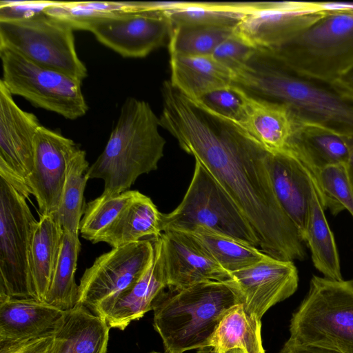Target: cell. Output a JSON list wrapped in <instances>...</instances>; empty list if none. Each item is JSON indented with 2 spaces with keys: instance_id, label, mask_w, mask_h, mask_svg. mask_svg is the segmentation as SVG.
<instances>
[{
  "instance_id": "obj_21",
  "label": "cell",
  "mask_w": 353,
  "mask_h": 353,
  "mask_svg": "<svg viewBox=\"0 0 353 353\" xmlns=\"http://www.w3.org/2000/svg\"><path fill=\"white\" fill-rule=\"evenodd\" d=\"M110 329L103 317L77 303L59 320L49 353H106Z\"/></svg>"
},
{
  "instance_id": "obj_30",
  "label": "cell",
  "mask_w": 353,
  "mask_h": 353,
  "mask_svg": "<svg viewBox=\"0 0 353 353\" xmlns=\"http://www.w3.org/2000/svg\"><path fill=\"white\" fill-rule=\"evenodd\" d=\"M141 10L137 1H57L44 12L74 30L89 31L102 21Z\"/></svg>"
},
{
  "instance_id": "obj_29",
  "label": "cell",
  "mask_w": 353,
  "mask_h": 353,
  "mask_svg": "<svg viewBox=\"0 0 353 353\" xmlns=\"http://www.w3.org/2000/svg\"><path fill=\"white\" fill-rule=\"evenodd\" d=\"M261 330V320L249 315L243 305L238 304L221 320L208 347L219 353L234 348L245 353H265Z\"/></svg>"
},
{
  "instance_id": "obj_11",
  "label": "cell",
  "mask_w": 353,
  "mask_h": 353,
  "mask_svg": "<svg viewBox=\"0 0 353 353\" xmlns=\"http://www.w3.org/2000/svg\"><path fill=\"white\" fill-rule=\"evenodd\" d=\"M154 253L152 241L144 239L99 256L80 279L77 303L101 316L119 295L141 278L151 264Z\"/></svg>"
},
{
  "instance_id": "obj_31",
  "label": "cell",
  "mask_w": 353,
  "mask_h": 353,
  "mask_svg": "<svg viewBox=\"0 0 353 353\" xmlns=\"http://www.w3.org/2000/svg\"><path fill=\"white\" fill-rule=\"evenodd\" d=\"M80 250L79 234L63 230L58 260L45 303L63 311L70 310L77 304L79 285L74 275Z\"/></svg>"
},
{
  "instance_id": "obj_44",
  "label": "cell",
  "mask_w": 353,
  "mask_h": 353,
  "mask_svg": "<svg viewBox=\"0 0 353 353\" xmlns=\"http://www.w3.org/2000/svg\"><path fill=\"white\" fill-rule=\"evenodd\" d=\"M198 353H219V352L214 351L210 347H204L202 349H199V351L198 352ZM221 353H245V352L243 350H242L241 349L234 348V349H231V350H229L226 352H221Z\"/></svg>"
},
{
  "instance_id": "obj_26",
  "label": "cell",
  "mask_w": 353,
  "mask_h": 353,
  "mask_svg": "<svg viewBox=\"0 0 353 353\" xmlns=\"http://www.w3.org/2000/svg\"><path fill=\"white\" fill-rule=\"evenodd\" d=\"M161 214L151 199L141 193L93 241L104 242L112 248L159 236Z\"/></svg>"
},
{
  "instance_id": "obj_13",
  "label": "cell",
  "mask_w": 353,
  "mask_h": 353,
  "mask_svg": "<svg viewBox=\"0 0 353 353\" xmlns=\"http://www.w3.org/2000/svg\"><path fill=\"white\" fill-rule=\"evenodd\" d=\"M325 11L323 2H255L234 32L256 50H269L294 37Z\"/></svg>"
},
{
  "instance_id": "obj_41",
  "label": "cell",
  "mask_w": 353,
  "mask_h": 353,
  "mask_svg": "<svg viewBox=\"0 0 353 353\" xmlns=\"http://www.w3.org/2000/svg\"><path fill=\"white\" fill-rule=\"evenodd\" d=\"M279 353H343L341 352L314 345H301L288 340Z\"/></svg>"
},
{
  "instance_id": "obj_33",
  "label": "cell",
  "mask_w": 353,
  "mask_h": 353,
  "mask_svg": "<svg viewBox=\"0 0 353 353\" xmlns=\"http://www.w3.org/2000/svg\"><path fill=\"white\" fill-rule=\"evenodd\" d=\"M189 233L192 234L230 274L255 265L268 256L258 248L203 228Z\"/></svg>"
},
{
  "instance_id": "obj_7",
  "label": "cell",
  "mask_w": 353,
  "mask_h": 353,
  "mask_svg": "<svg viewBox=\"0 0 353 353\" xmlns=\"http://www.w3.org/2000/svg\"><path fill=\"white\" fill-rule=\"evenodd\" d=\"M161 232L203 228L259 248L256 235L238 206L199 163L180 204L161 214Z\"/></svg>"
},
{
  "instance_id": "obj_39",
  "label": "cell",
  "mask_w": 353,
  "mask_h": 353,
  "mask_svg": "<svg viewBox=\"0 0 353 353\" xmlns=\"http://www.w3.org/2000/svg\"><path fill=\"white\" fill-rule=\"evenodd\" d=\"M55 1H0V21L26 19L43 13L55 4Z\"/></svg>"
},
{
  "instance_id": "obj_27",
  "label": "cell",
  "mask_w": 353,
  "mask_h": 353,
  "mask_svg": "<svg viewBox=\"0 0 353 353\" xmlns=\"http://www.w3.org/2000/svg\"><path fill=\"white\" fill-rule=\"evenodd\" d=\"M314 188L303 241L309 248L315 268L323 277L343 280L339 255L333 233Z\"/></svg>"
},
{
  "instance_id": "obj_1",
  "label": "cell",
  "mask_w": 353,
  "mask_h": 353,
  "mask_svg": "<svg viewBox=\"0 0 353 353\" xmlns=\"http://www.w3.org/2000/svg\"><path fill=\"white\" fill-rule=\"evenodd\" d=\"M160 126L194 157L238 206L260 250L283 261H303L305 243L274 193L270 151L238 122L187 97L170 81L161 87Z\"/></svg>"
},
{
  "instance_id": "obj_20",
  "label": "cell",
  "mask_w": 353,
  "mask_h": 353,
  "mask_svg": "<svg viewBox=\"0 0 353 353\" xmlns=\"http://www.w3.org/2000/svg\"><path fill=\"white\" fill-rule=\"evenodd\" d=\"M63 312L35 299L0 294V343L52 333Z\"/></svg>"
},
{
  "instance_id": "obj_43",
  "label": "cell",
  "mask_w": 353,
  "mask_h": 353,
  "mask_svg": "<svg viewBox=\"0 0 353 353\" xmlns=\"http://www.w3.org/2000/svg\"><path fill=\"white\" fill-rule=\"evenodd\" d=\"M345 138L349 150L346 164L353 183V136L345 137Z\"/></svg>"
},
{
  "instance_id": "obj_35",
  "label": "cell",
  "mask_w": 353,
  "mask_h": 353,
  "mask_svg": "<svg viewBox=\"0 0 353 353\" xmlns=\"http://www.w3.org/2000/svg\"><path fill=\"white\" fill-rule=\"evenodd\" d=\"M312 178L324 209L333 215L347 210L353 217V183L346 163L326 166Z\"/></svg>"
},
{
  "instance_id": "obj_16",
  "label": "cell",
  "mask_w": 353,
  "mask_h": 353,
  "mask_svg": "<svg viewBox=\"0 0 353 353\" xmlns=\"http://www.w3.org/2000/svg\"><path fill=\"white\" fill-rule=\"evenodd\" d=\"M79 147L61 133L41 125L34 141V167L28 179L40 214L57 213L69 161Z\"/></svg>"
},
{
  "instance_id": "obj_42",
  "label": "cell",
  "mask_w": 353,
  "mask_h": 353,
  "mask_svg": "<svg viewBox=\"0 0 353 353\" xmlns=\"http://www.w3.org/2000/svg\"><path fill=\"white\" fill-rule=\"evenodd\" d=\"M334 84L340 90L353 97V68L334 82Z\"/></svg>"
},
{
  "instance_id": "obj_25",
  "label": "cell",
  "mask_w": 353,
  "mask_h": 353,
  "mask_svg": "<svg viewBox=\"0 0 353 353\" xmlns=\"http://www.w3.org/2000/svg\"><path fill=\"white\" fill-rule=\"evenodd\" d=\"M63 229L54 214H40L33 232L30 268L36 298L44 302L59 257Z\"/></svg>"
},
{
  "instance_id": "obj_6",
  "label": "cell",
  "mask_w": 353,
  "mask_h": 353,
  "mask_svg": "<svg viewBox=\"0 0 353 353\" xmlns=\"http://www.w3.org/2000/svg\"><path fill=\"white\" fill-rule=\"evenodd\" d=\"M290 332L294 343L353 353V280L312 276Z\"/></svg>"
},
{
  "instance_id": "obj_45",
  "label": "cell",
  "mask_w": 353,
  "mask_h": 353,
  "mask_svg": "<svg viewBox=\"0 0 353 353\" xmlns=\"http://www.w3.org/2000/svg\"><path fill=\"white\" fill-rule=\"evenodd\" d=\"M150 353H159V352H150Z\"/></svg>"
},
{
  "instance_id": "obj_34",
  "label": "cell",
  "mask_w": 353,
  "mask_h": 353,
  "mask_svg": "<svg viewBox=\"0 0 353 353\" xmlns=\"http://www.w3.org/2000/svg\"><path fill=\"white\" fill-rule=\"evenodd\" d=\"M234 34V28L211 26L174 27L170 35V56L212 55L216 48Z\"/></svg>"
},
{
  "instance_id": "obj_19",
  "label": "cell",
  "mask_w": 353,
  "mask_h": 353,
  "mask_svg": "<svg viewBox=\"0 0 353 353\" xmlns=\"http://www.w3.org/2000/svg\"><path fill=\"white\" fill-rule=\"evenodd\" d=\"M154 245L153 260L141 276L130 288L119 295L101 315L110 328L123 330L133 321L139 320L153 305L168 287V281L159 243L151 238Z\"/></svg>"
},
{
  "instance_id": "obj_22",
  "label": "cell",
  "mask_w": 353,
  "mask_h": 353,
  "mask_svg": "<svg viewBox=\"0 0 353 353\" xmlns=\"http://www.w3.org/2000/svg\"><path fill=\"white\" fill-rule=\"evenodd\" d=\"M283 152L296 159L312 177L326 166L346 163L349 155L344 136L299 121Z\"/></svg>"
},
{
  "instance_id": "obj_38",
  "label": "cell",
  "mask_w": 353,
  "mask_h": 353,
  "mask_svg": "<svg viewBox=\"0 0 353 353\" xmlns=\"http://www.w3.org/2000/svg\"><path fill=\"white\" fill-rule=\"evenodd\" d=\"M256 50L234 34L222 41L214 50L212 57L234 73L244 66Z\"/></svg>"
},
{
  "instance_id": "obj_14",
  "label": "cell",
  "mask_w": 353,
  "mask_h": 353,
  "mask_svg": "<svg viewBox=\"0 0 353 353\" xmlns=\"http://www.w3.org/2000/svg\"><path fill=\"white\" fill-rule=\"evenodd\" d=\"M172 29L163 12L145 10L102 21L89 31L123 57L143 58L169 40Z\"/></svg>"
},
{
  "instance_id": "obj_15",
  "label": "cell",
  "mask_w": 353,
  "mask_h": 353,
  "mask_svg": "<svg viewBox=\"0 0 353 353\" xmlns=\"http://www.w3.org/2000/svg\"><path fill=\"white\" fill-rule=\"evenodd\" d=\"M155 238L170 290H179L205 281L232 280L231 274L192 234L166 230Z\"/></svg>"
},
{
  "instance_id": "obj_9",
  "label": "cell",
  "mask_w": 353,
  "mask_h": 353,
  "mask_svg": "<svg viewBox=\"0 0 353 353\" xmlns=\"http://www.w3.org/2000/svg\"><path fill=\"white\" fill-rule=\"evenodd\" d=\"M74 30L45 12L26 19L0 21V47L83 81L88 70L79 59Z\"/></svg>"
},
{
  "instance_id": "obj_18",
  "label": "cell",
  "mask_w": 353,
  "mask_h": 353,
  "mask_svg": "<svg viewBox=\"0 0 353 353\" xmlns=\"http://www.w3.org/2000/svg\"><path fill=\"white\" fill-rule=\"evenodd\" d=\"M268 167L275 196L303 239L314 188L312 176L286 152H270Z\"/></svg>"
},
{
  "instance_id": "obj_5",
  "label": "cell",
  "mask_w": 353,
  "mask_h": 353,
  "mask_svg": "<svg viewBox=\"0 0 353 353\" xmlns=\"http://www.w3.org/2000/svg\"><path fill=\"white\" fill-rule=\"evenodd\" d=\"M323 3V16L287 42L259 51L299 73L334 83L353 68V3Z\"/></svg>"
},
{
  "instance_id": "obj_32",
  "label": "cell",
  "mask_w": 353,
  "mask_h": 353,
  "mask_svg": "<svg viewBox=\"0 0 353 353\" xmlns=\"http://www.w3.org/2000/svg\"><path fill=\"white\" fill-rule=\"evenodd\" d=\"M85 152L79 148L70 158L57 215L63 230L79 234L84 213V190L89 180Z\"/></svg>"
},
{
  "instance_id": "obj_36",
  "label": "cell",
  "mask_w": 353,
  "mask_h": 353,
  "mask_svg": "<svg viewBox=\"0 0 353 353\" xmlns=\"http://www.w3.org/2000/svg\"><path fill=\"white\" fill-rule=\"evenodd\" d=\"M140 194L137 190H128L117 195L101 194L88 202L80 222L81 237L93 243Z\"/></svg>"
},
{
  "instance_id": "obj_24",
  "label": "cell",
  "mask_w": 353,
  "mask_h": 353,
  "mask_svg": "<svg viewBox=\"0 0 353 353\" xmlns=\"http://www.w3.org/2000/svg\"><path fill=\"white\" fill-rule=\"evenodd\" d=\"M170 65L171 84L194 99L233 84L232 72L212 55L172 56Z\"/></svg>"
},
{
  "instance_id": "obj_8",
  "label": "cell",
  "mask_w": 353,
  "mask_h": 353,
  "mask_svg": "<svg viewBox=\"0 0 353 353\" xmlns=\"http://www.w3.org/2000/svg\"><path fill=\"white\" fill-rule=\"evenodd\" d=\"M0 58L1 81L12 95L70 120L82 117L88 112L81 81L32 62L6 48L0 47Z\"/></svg>"
},
{
  "instance_id": "obj_37",
  "label": "cell",
  "mask_w": 353,
  "mask_h": 353,
  "mask_svg": "<svg viewBox=\"0 0 353 353\" xmlns=\"http://www.w3.org/2000/svg\"><path fill=\"white\" fill-rule=\"evenodd\" d=\"M244 93L242 88L232 84L214 90L197 100L216 113L239 123L243 114Z\"/></svg>"
},
{
  "instance_id": "obj_2",
  "label": "cell",
  "mask_w": 353,
  "mask_h": 353,
  "mask_svg": "<svg viewBox=\"0 0 353 353\" xmlns=\"http://www.w3.org/2000/svg\"><path fill=\"white\" fill-rule=\"evenodd\" d=\"M233 83L249 94L287 106L303 123L353 136V97L334 84L299 73L256 50L233 73Z\"/></svg>"
},
{
  "instance_id": "obj_12",
  "label": "cell",
  "mask_w": 353,
  "mask_h": 353,
  "mask_svg": "<svg viewBox=\"0 0 353 353\" xmlns=\"http://www.w3.org/2000/svg\"><path fill=\"white\" fill-rule=\"evenodd\" d=\"M12 96L0 80V177L28 199L35 137L41 125L34 114L20 108Z\"/></svg>"
},
{
  "instance_id": "obj_4",
  "label": "cell",
  "mask_w": 353,
  "mask_h": 353,
  "mask_svg": "<svg viewBox=\"0 0 353 353\" xmlns=\"http://www.w3.org/2000/svg\"><path fill=\"white\" fill-rule=\"evenodd\" d=\"M172 291V295L163 292L153 305L154 327L165 353L207 347L225 314L241 304L232 280L201 282Z\"/></svg>"
},
{
  "instance_id": "obj_17",
  "label": "cell",
  "mask_w": 353,
  "mask_h": 353,
  "mask_svg": "<svg viewBox=\"0 0 353 353\" xmlns=\"http://www.w3.org/2000/svg\"><path fill=\"white\" fill-rule=\"evenodd\" d=\"M231 276L245 311L259 320L272 306L292 296L299 284L293 261L270 256Z\"/></svg>"
},
{
  "instance_id": "obj_28",
  "label": "cell",
  "mask_w": 353,
  "mask_h": 353,
  "mask_svg": "<svg viewBox=\"0 0 353 353\" xmlns=\"http://www.w3.org/2000/svg\"><path fill=\"white\" fill-rule=\"evenodd\" d=\"M255 2L202 3L171 1L162 12L172 28L183 26H211L235 28L254 7Z\"/></svg>"
},
{
  "instance_id": "obj_40",
  "label": "cell",
  "mask_w": 353,
  "mask_h": 353,
  "mask_svg": "<svg viewBox=\"0 0 353 353\" xmlns=\"http://www.w3.org/2000/svg\"><path fill=\"white\" fill-rule=\"evenodd\" d=\"M53 332L39 337L0 343V353H49Z\"/></svg>"
},
{
  "instance_id": "obj_10",
  "label": "cell",
  "mask_w": 353,
  "mask_h": 353,
  "mask_svg": "<svg viewBox=\"0 0 353 353\" xmlns=\"http://www.w3.org/2000/svg\"><path fill=\"white\" fill-rule=\"evenodd\" d=\"M26 199L0 177V294L37 299L30 250L38 221Z\"/></svg>"
},
{
  "instance_id": "obj_23",
  "label": "cell",
  "mask_w": 353,
  "mask_h": 353,
  "mask_svg": "<svg viewBox=\"0 0 353 353\" xmlns=\"http://www.w3.org/2000/svg\"><path fill=\"white\" fill-rule=\"evenodd\" d=\"M244 92L243 114L239 123L268 151L284 152L298 120L287 106Z\"/></svg>"
},
{
  "instance_id": "obj_3",
  "label": "cell",
  "mask_w": 353,
  "mask_h": 353,
  "mask_svg": "<svg viewBox=\"0 0 353 353\" xmlns=\"http://www.w3.org/2000/svg\"><path fill=\"white\" fill-rule=\"evenodd\" d=\"M159 119L145 101L127 98L106 145L88 168V179L104 182L103 194L130 190L137 178L156 170L163 156L165 140Z\"/></svg>"
}]
</instances>
